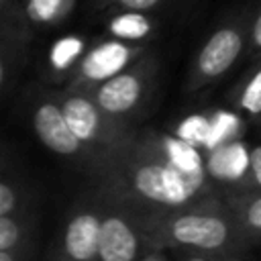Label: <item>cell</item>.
<instances>
[{"label": "cell", "mask_w": 261, "mask_h": 261, "mask_svg": "<svg viewBox=\"0 0 261 261\" xmlns=\"http://www.w3.org/2000/svg\"><path fill=\"white\" fill-rule=\"evenodd\" d=\"M37 243L31 245H22L16 249H8V251H0V261H31L35 255Z\"/></svg>", "instance_id": "obj_22"}, {"label": "cell", "mask_w": 261, "mask_h": 261, "mask_svg": "<svg viewBox=\"0 0 261 261\" xmlns=\"http://www.w3.org/2000/svg\"><path fill=\"white\" fill-rule=\"evenodd\" d=\"M145 53H149L147 45H133L116 39L98 41L96 45L86 49V53L77 61L71 77L65 82L63 88L75 92H88L98 84L110 80L112 75L120 73L128 65H133Z\"/></svg>", "instance_id": "obj_7"}, {"label": "cell", "mask_w": 261, "mask_h": 261, "mask_svg": "<svg viewBox=\"0 0 261 261\" xmlns=\"http://www.w3.org/2000/svg\"><path fill=\"white\" fill-rule=\"evenodd\" d=\"M226 208L251 243L261 239V192H241L228 200Z\"/></svg>", "instance_id": "obj_16"}, {"label": "cell", "mask_w": 261, "mask_h": 261, "mask_svg": "<svg viewBox=\"0 0 261 261\" xmlns=\"http://www.w3.org/2000/svg\"><path fill=\"white\" fill-rule=\"evenodd\" d=\"M102 202L100 196L77 200L53 241L47 261H98V226Z\"/></svg>", "instance_id": "obj_6"}, {"label": "cell", "mask_w": 261, "mask_h": 261, "mask_svg": "<svg viewBox=\"0 0 261 261\" xmlns=\"http://www.w3.org/2000/svg\"><path fill=\"white\" fill-rule=\"evenodd\" d=\"M18 31H24V29L20 27V22H18V18H16L14 8L0 12V43H2L6 37H10V35H14V33H18Z\"/></svg>", "instance_id": "obj_20"}, {"label": "cell", "mask_w": 261, "mask_h": 261, "mask_svg": "<svg viewBox=\"0 0 261 261\" xmlns=\"http://www.w3.org/2000/svg\"><path fill=\"white\" fill-rule=\"evenodd\" d=\"M165 137L137 139L100 173L98 194L133 216L173 212L218 200L198 163L173 155Z\"/></svg>", "instance_id": "obj_1"}, {"label": "cell", "mask_w": 261, "mask_h": 261, "mask_svg": "<svg viewBox=\"0 0 261 261\" xmlns=\"http://www.w3.org/2000/svg\"><path fill=\"white\" fill-rule=\"evenodd\" d=\"M100 196V194H98ZM98 226V261H141L145 243L135 218L120 206L104 200Z\"/></svg>", "instance_id": "obj_9"}, {"label": "cell", "mask_w": 261, "mask_h": 261, "mask_svg": "<svg viewBox=\"0 0 261 261\" xmlns=\"http://www.w3.org/2000/svg\"><path fill=\"white\" fill-rule=\"evenodd\" d=\"M75 0H16L14 14L20 27L35 35L43 29H53L61 24L73 10Z\"/></svg>", "instance_id": "obj_10"}, {"label": "cell", "mask_w": 261, "mask_h": 261, "mask_svg": "<svg viewBox=\"0 0 261 261\" xmlns=\"http://www.w3.org/2000/svg\"><path fill=\"white\" fill-rule=\"evenodd\" d=\"M249 190L247 192H261V145L253 147L249 153Z\"/></svg>", "instance_id": "obj_18"}, {"label": "cell", "mask_w": 261, "mask_h": 261, "mask_svg": "<svg viewBox=\"0 0 261 261\" xmlns=\"http://www.w3.org/2000/svg\"><path fill=\"white\" fill-rule=\"evenodd\" d=\"M37 208V192L27 177L10 165H0V216Z\"/></svg>", "instance_id": "obj_12"}, {"label": "cell", "mask_w": 261, "mask_h": 261, "mask_svg": "<svg viewBox=\"0 0 261 261\" xmlns=\"http://www.w3.org/2000/svg\"><path fill=\"white\" fill-rule=\"evenodd\" d=\"M234 104L239 110L253 118H261V65L243 80L234 92Z\"/></svg>", "instance_id": "obj_17"}, {"label": "cell", "mask_w": 261, "mask_h": 261, "mask_svg": "<svg viewBox=\"0 0 261 261\" xmlns=\"http://www.w3.org/2000/svg\"><path fill=\"white\" fill-rule=\"evenodd\" d=\"M22 108L31 130L45 149L61 159L94 171L96 175L102 173L100 159L92 151H88L69 130L51 88L31 84L22 96Z\"/></svg>", "instance_id": "obj_4"}, {"label": "cell", "mask_w": 261, "mask_h": 261, "mask_svg": "<svg viewBox=\"0 0 261 261\" xmlns=\"http://www.w3.org/2000/svg\"><path fill=\"white\" fill-rule=\"evenodd\" d=\"M53 94L69 130L88 151L100 159L102 171L137 139L130 122L108 116L92 102L88 94L65 88L53 90Z\"/></svg>", "instance_id": "obj_3"}, {"label": "cell", "mask_w": 261, "mask_h": 261, "mask_svg": "<svg viewBox=\"0 0 261 261\" xmlns=\"http://www.w3.org/2000/svg\"><path fill=\"white\" fill-rule=\"evenodd\" d=\"M251 45L257 53H261V12L255 16L253 27H251Z\"/></svg>", "instance_id": "obj_23"}, {"label": "cell", "mask_w": 261, "mask_h": 261, "mask_svg": "<svg viewBox=\"0 0 261 261\" xmlns=\"http://www.w3.org/2000/svg\"><path fill=\"white\" fill-rule=\"evenodd\" d=\"M175 261H243L239 255H206V253H186V251H173Z\"/></svg>", "instance_id": "obj_21"}, {"label": "cell", "mask_w": 261, "mask_h": 261, "mask_svg": "<svg viewBox=\"0 0 261 261\" xmlns=\"http://www.w3.org/2000/svg\"><path fill=\"white\" fill-rule=\"evenodd\" d=\"M153 31H155V22L145 12L122 10L110 16L106 22L108 39H116L122 43H133V45H143V41L149 39Z\"/></svg>", "instance_id": "obj_15"}, {"label": "cell", "mask_w": 261, "mask_h": 261, "mask_svg": "<svg viewBox=\"0 0 261 261\" xmlns=\"http://www.w3.org/2000/svg\"><path fill=\"white\" fill-rule=\"evenodd\" d=\"M243 49H245V33L241 27L226 24L216 29L196 53L186 82V90L196 92L206 84L218 80L234 65Z\"/></svg>", "instance_id": "obj_8"}, {"label": "cell", "mask_w": 261, "mask_h": 261, "mask_svg": "<svg viewBox=\"0 0 261 261\" xmlns=\"http://www.w3.org/2000/svg\"><path fill=\"white\" fill-rule=\"evenodd\" d=\"M112 4H116L118 8L122 10H128V12H149L153 8H157L163 0H108Z\"/></svg>", "instance_id": "obj_19"}, {"label": "cell", "mask_w": 261, "mask_h": 261, "mask_svg": "<svg viewBox=\"0 0 261 261\" xmlns=\"http://www.w3.org/2000/svg\"><path fill=\"white\" fill-rule=\"evenodd\" d=\"M37 232H39L37 208L16 212L10 216H0V251L37 243Z\"/></svg>", "instance_id": "obj_14"}, {"label": "cell", "mask_w": 261, "mask_h": 261, "mask_svg": "<svg viewBox=\"0 0 261 261\" xmlns=\"http://www.w3.org/2000/svg\"><path fill=\"white\" fill-rule=\"evenodd\" d=\"M86 39L80 35H65L59 37L45 55V65H43V77L47 84H63L71 77L77 61L86 53Z\"/></svg>", "instance_id": "obj_11"}, {"label": "cell", "mask_w": 261, "mask_h": 261, "mask_svg": "<svg viewBox=\"0 0 261 261\" xmlns=\"http://www.w3.org/2000/svg\"><path fill=\"white\" fill-rule=\"evenodd\" d=\"M157 73V59L153 53H145L133 65L112 75L110 80L98 84L96 88L84 92L92 98V102L116 120L128 122V116L139 110L151 84Z\"/></svg>", "instance_id": "obj_5"}, {"label": "cell", "mask_w": 261, "mask_h": 261, "mask_svg": "<svg viewBox=\"0 0 261 261\" xmlns=\"http://www.w3.org/2000/svg\"><path fill=\"white\" fill-rule=\"evenodd\" d=\"M31 39L27 31H18L0 43V100L12 90L22 67L29 61Z\"/></svg>", "instance_id": "obj_13"}, {"label": "cell", "mask_w": 261, "mask_h": 261, "mask_svg": "<svg viewBox=\"0 0 261 261\" xmlns=\"http://www.w3.org/2000/svg\"><path fill=\"white\" fill-rule=\"evenodd\" d=\"M133 218L145 249L153 251L169 249L206 255H239L251 245L220 200Z\"/></svg>", "instance_id": "obj_2"}, {"label": "cell", "mask_w": 261, "mask_h": 261, "mask_svg": "<svg viewBox=\"0 0 261 261\" xmlns=\"http://www.w3.org/2000/svg\"><path fill=\"white\" fill-rule=\"evenodd\" d=\"M14 4H16V0H0V12H4V10H12Z\"/></svg>", "instance_id": "obj_25"}, {"label": "cell", "mask_w": 261, "mask_h": 261, "mask_svg": "<svg viewBox=\"0 0 261 261\" xmlns=\"http://www.w3.org/2000/svg\"><path fill=\"white\" fill-rule=\"evenodd\" d=\"M145 253H147V257H141V261H165L159 253L161 251H153V249H145Z\"/></svg>", "instance_id": "obj_24"}]
</instances>
